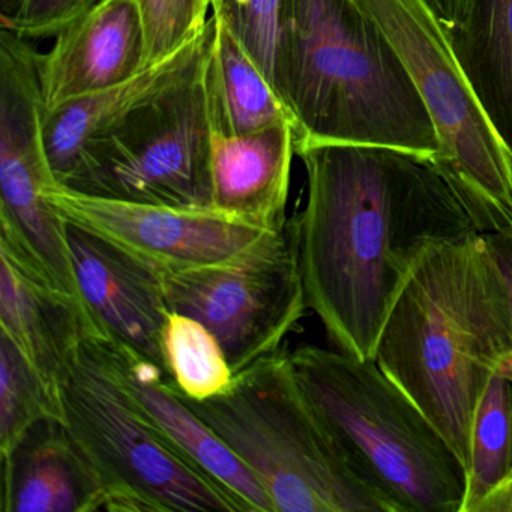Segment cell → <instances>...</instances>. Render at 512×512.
<instances>
[{
  "mask_svg": "<svg viewBox=\"0 0 512 512\" xmlns=\"http://www.w3.org/2000/svg\"><path fill=\"white\" fill-rule=\"evenodd\" d=\"M304 209L290 226L307 307L334 349L374 359L383 326L433 251L479 233L431 158L389 146L308 143Z\"/></svg>",
  "mask_w": 512,
  "mask_h": 512,
  "instance_id": "1",
  "label": "cell"
},
{
  "mask_svg": "<svg viewBox=\"0 0 512 512\" xmlns=\"http://www.w3.org/2000/svg\"><path fill=\"white\" fill-rule=\"evenodd\" d=\"M509 356L508 296L481 233L424 260L392 307L374 353L466 470L479 400Z\"/></svg>",
  "mask_w": 512,
  "mask_h": 512,
  "instance_id": "2",
  "label": "cell"
},
{
  "mask_svg": "<svg viewBox=\"0 0 512 512\" xmlns=\"http://www.w3.org/2000/svg\"><path fill=\"white\" fill-rule=\"evenodd\" d=\"M278 92L308 143L389 146L434 160L430 115L379 26L353 0H286Z\"/></svg>",
  "mask_w": 512,
  "mask_h": 512,
  "instance_id": "3",
  "label": "cell"
},
{
  "mask_svg": "<svg viewBox=\"0 0 512 512\" xmlns=\"http://www.w3.org/2000/svg\"><path fill=\"white\" fill-rule=\"evenodd\" d=\"M181 398L256 476L275 512H397L311 403L289 353L254 362L223 394Z\"/></svg>",
  "mask_w": 512,
  "mask_h": 512,
  "instance_id": "4",
  "label": "cell"
},
{
  "mask_svg": "<svg viewBox=\"0 0 512 512\" xmlns=\"http://www.w3.org/2000/svg\"><path fill=\"white\" fill-rule=\"evenodd\" d=\"M305 394L397 512H461L466 467L376 359L301 346L289 353Z\"/></svg>",
  "mask_w": 512,
  "mask_h": 512,
  "instance_id": "5",
  "label": "cell"
},
{
  "mask_svg": "<svg viewBox=\"0 0 512 512\" xmlns=\"http://www.w3.org/2000/svg\"><path fill=\"white\" fill-rule=\"evenodd\" d=\"M64 424L97 475L98 511L245 512L137 403L106 335L86 338L62 388Z\"/></svg>",
  "mask_w": 512,
  "mask_h": 512,
  "instance_id": "6",
  "label": "cell"
},
{
  "mask_svg": "<svg viewBox=\"0 0 512 512\" xmlns=\"http://www.w3.org/2000/svg\"><path fill=\"white\" fill-rule=\"evenodd\" d=\"M388 38L439 140L434 157L476 230L512 232V152L476 97L427 0H353Z\"/></svg>",
  "mask_w": 512,
  "mask_h": 512,
  "instance_id": "7",
  "label": "cell"
},
{
  "mask_svg": "<svg viewBox=\"0 0 512 512\" xmlns=\"http://www.w3.org/2000/svg\"><path fill=\"white\" fill-rule=\"evenodd\" d=\"M203 70L88 143L61 187L124 202L212 208Z\"/></svg>",
  "mask_w": 512,
  "mask_h": 512,
  "instance_id": "8",
  "label": "cell"
},
{
  "mask_svg": "<svg viewBox=\"0 0 512 512\" xmlns=\"http://www.w3.org/2000/svg\"><path fill=\"white\" fill-rule=\"evenodd\" d=\"M161 277L170 310L202 322L235 374L278 352L308 308L290 229L271 233L226 262Z\"/></svg>",
  "mask_w": 512,
  "mask_h": 512,
  "instance_id": "9",
  "label": "cell"
},
{
  "mask_svg": "<svg viewBox=\"0 0 512 512\" xmlns=\"http://www.w3.org/2000/svg\"><path fill=\"white\" fill-rule=\"evenodd\" d=\"M38 68L16 58L0 67V244L31 260L50 283L86 304L68 242V223L47 199L56 182L43 130ZM88 305V304H86Z\"/></svg>",
  "mask_w": 512,
  "mask_h": 512,
  "instance_id": "10",
  "label": "cell"
},
{
  "mask_svg": "<svg viewBox=\"0 0 512 512\" xmlns=\"http://www.w3.org/2000/svg\"><path fill=\"white\" fill-rule=\"evenodd\" d=\"M53 208L68 221L112 242L155 271L226 262L280 229H263L214 208H178L104 199L53 185Z\"/></svg>",
  "mask_w": 512,
  "mask_h": 512,
  "instance_id": "11",
  "label": "cell"
},
{
  "mask_svg": "<svg viewBox=\"0 0 512 512\" xmlns=\"http://www.w3.org/2000/svg\"><path fill=\"white\" fill-rule=\"evenodd\" d=\"M0 326L19 347L64 422L62 388L86 338L104 335L88 305L56 289L34 263L0 247Z\"/></svg>",
  "mask_w": 512,
  "mask_h": 512,
  "instance_id": "12",
  "label": "cell"
},
{
  "mask_svg": "<svg viewBox=\"0 0 512 512\" xmlns=\"http://www.w3.org/2000/svg\"><path fill=\"white\" fill-rule=\"evenodd\" d=\"M67 235L77 281L98 328L166 374L163 335L172 310L160 272L76 224L68 223Z\"/></svg>",
  "mask_w": 512,
  "mask_h": 512,
  "instance_id": "13",
  "label": "cell"
},
{
  "mask_svg": "<svg viewBox=\"0 0 512 512\" xmlns=\"http://www.w3.org/2000/svg\"><path fill=\"white\" fill-rule=\"evenodd\" d=\"M146 67L142 14L134 0H101L40 53L44 112L137 76Z\"/></svg>",
  "mask_w": 512,
  "mask_h": 512,
  "instance_id": "14",
  "label": "cell"
},
{
  "mask_svg": "<svg viewBox=\"0 0 512 512\" xmlns=\"http://www.w3.org/2000/svg\"><path fill=\"white\" fill-rule=\"evenodd\" d=\"M214 32L212 14L202 34L164 61L145 68L113 88L71 101L52 112H44V142L56 182L64 184L88 143L116 130L152 101L196 77L208 58Z\"/></svg>",
  "mask_w": 512,
  "mask_h": 512,
  "instance_id": "15",
  "label": "cell"
},
{
  "mask_svg": "<svg viewBox=\"0 0 512 512\" xmlns=\"http://www.w3.org/2000/svg\"><path fill=\"white\" fill-rule=\"evenodd\" d=\"M295 155L290 124L239 136L211 130L212 208L263 229H284Z\"/></svg>",
  "mask_w": 512,
  "mask_h": 512,
  "instance_id": "16",
  "label": "cell"
},
{
  "mask_svg": "<svg viewBox=\"0 0 512 512\" xmlns=\"http://www.w3.org/2000/svg\"><path fill=\"white\" fill-rule=\"evenodd\" d=\"M106 343L122 382L158 427L232 493L245 512H275L256 476L182 400L164 371L125 344L109 337Z\"/></svg>",
  "mask_w": 512,
  "mask_h": 512,
  "instance_id": "17",
  "label": "cell"
},
{
  "mask_svg": "<svg viewBox=\"0 0 512 512\" xmlns=\"http://www.w3.org/2000/svg\"><path fill=\"white\" fill-rule=\"evenodd\" d=\"M97 475L64 422L43 419L2 458V511L95 512Z\"/></svg>",
  "mask_w": 512,
  "mask_h": 512,
  "instance_id": "18",
  "label": "cell"
},
{
  "mask_svg": "<svg viewBox=\"0 0 512 512\" xmlns=\"http://www.w3.org/2000/svg\"><path fill=\"white\" fill-rule=\"evenodd\" d=\"M215 32L203 70L211 130L226 136L296 121L232 29L214 16Z\"/></svg>",
  "mask_w": 512,
  "mask_h": 512,
  "instance_id": "19",
  "label": "cell"
},
{
  "mask_svg": "<svg viewBox=\"0 0 512 512\" xmlns=\"http://www.w3.org/2000/svg\"><path fill=\"white\" fill-rule=\"evenodd\" d=\"M449 37L476 97L512 152V0H470L466 23Z\"/></svg>",
  "mask_w": 512,
  "mask_h": 512,
  "instance_id": "20",
  "label": "cell"
},
{
  "mask_svg": "<svg viewBox=\"0 0 512 512\" xmlns=\"http://www.w3.org/2000/svg\"><path fill=\"white\" fill-rule=\"evenodd\" d=\"M512 473V380L496 371L473 419L466 494L461 512L479 505Z\"/></svg>",
  "mask_w": 512,
  "mask_h": 512,
  "instance_id": "21",
  "label": "cell"
},
{
  "mask_svg": "<svg viewBox=\"0 0 512 512\" xmlns=\"http://www.w3.org/2000/svg\"><path fill=\"white\" fill-rule=\"evenodd\" d=\"M163 350L166 376L184 397L205 400L232 385L235 373L220 341L199 320L172 311L164 328Z\"/></svg>",
  "mask_w": 512,
  "mask_h": 512,
  "instance_id": "22",
  "label": "cell"
},
{
  "mask_svg": "<svg viewBox=\"0 0 512 512\" xmlns=\"http://www.w3.org/2000/svg\"><path fill=\"white\" fill-rule=\"evenodd\" d=\"M43 419H56L43 383L4 332H0V454L10 457Z\"/></svg>",
  "mask_w": 512,
  "mask_h": 512,
  "instance_id": "23",
  "label": "cell"
},
{
  "mask_svg": "<svg viewBox=\"0 0 512 512\" xmlns=\"http://www.w3.org/2000/svg\"><path fill=\"white\" fill-rule=\"evenodd\" d=\"M284 5L286 0H224L214 14L232 29L277 92Z\"/></svg>",
  "mask_w": 512,
  "mask_h": 512,
  "instance_id": "24",
  "label": "cell"
},
{
  "mask_svg": "<svg viewBox=\"0 0 512 512\" xmlns=\"http://www.w3.org/2000/svg\"><path fill=\"white\" fill-rule=\"evenodd\" d=\"M142 14L146 67L158 64L202 34L212 17L211 0H134Z\"/></svg>",
  "mask_w": 512,
  "mask_h": 512,
  "instance_id": "25",
  "label": "cell"
},
{
  "mask_svg": "<svg viewBox=\"0 0 512 512\" xmlns=\"http://www.w3.org/2000/svg\"><path fill=\"white\" fill-rule=\"evenodd\" d=\"M101 0H4L0 29L26 40L55 38Z\"/></svg>",
  "mask_w": 512,
  "mask_h": 512,
  "instance_id": "26",
  "label": "cell"
},
{
  "mask_svg": "<svg viewBox=\"0 0 512 512\" xmlns=\"http://www.w3.org/2000/svg\"><path fill=\"white\" fill-rule=\"evenodd\" d=\"M482 236L502 277L512 317V232L488 233Z\"/></svg>",
  "mask_w": 512,
  "mask_h": 512,
  "instance_id": "27",
  "label": "cell"
},
{
  "mask_svg": "<svg viewBox=\"0 0 512 512\" xmlns=\"http://www.w3.org/2000/svg\"><path fill=\"white\" fill-rule=\"evenodd\" d=\"M448 32L461 28L469 16L470 0H427Z\"/></svg>",
  "mask_w": 512,
  "mask_h": 512,
  "instance_id": "28",
  "label": "cell"
},
{
  "mask_svg": "<svg viewBox=\"0 0 512 512\" xmlns=\"http://www.w3.org/2000/svg\"><path fill=\"white\" fill-rule=\"evenodd\" d=\"M476 512H512V473L479 505Z\"/></svg>",
  "mask_w": 512,
  "mask_h": 512,
  "instance_id": "29",
  "label": "cell"
},
{
  "mask_svg": "<svg viewBox=\"0 0 512 512\" xmlns=\"http://www.w3.org/2000/svg\"><path fill=\"white\" fill-rule=\"evenodd\" d=\"M500 371L512 380V356H509V358L503 362L502 367H500Z\"/></svg>",
  "mask_w": 512,
  "mask_h": 512,
  "instance_id": "30",
  "label": "cell"
},
{
  "mask_svg": "<svg viewBox=\"0 0 512 512\" xmlns=\"http://www.w3.org/2000/svg\"><path fill=\"white\" fill-rule=\"evenodd\" d=\"M212 2V14H217L218 11L223 7L224 0H211Z\"/></svg>",
  "mask_w": 512,
  "mask_h": 512,
  "instance_id": "31",
  "label": "cell"
}]
</instances>
